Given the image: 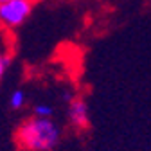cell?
Instances as JSON below:
<instances>
[{"mask_svg": "<svg viewBox=\"0 0 151 151\" xmlns=\"http://www.w3.org/2000/svg\"><path fill=\"white\" fill-rule=\"evenodd\" d=\"M61 129L50 117H31L14 131V144L20 151H52L60 142Z\"/></svg>", "mask_w": 151, "mask_h": 151, "instance_id": "obj_1", "label": "cell"}, {"mask_svg": "<svg viewBox=\"0 0 151 151\" xmlns=\"http://www.w3.org/2000/svg\"><path fill=\"white\" fill-rule=\"evenodd\" d=\"M36 0H7L0 4V27L14 31L27 22Z\"/></svg>", "mask_w": 151, "mask_h": 151, "instance_id": "obj_2", "label": "cell"}, {"mask_svg": "<svg viewBox=\"0 0 151 151\" xmlns=\"http://www.w3.org/2000/svg\"><path fill=\"white\" fill-rule=\"evenodd\" d=\"M68 121L76 129H86L90 122L88 104L83 97H72L68 103Z\"/></svg>", "mask_w": 151, "mask_h": 151, "instance_id": "obj_3", "label": "cell"}, {"mask_svg": "<svg viewBox=\"0 0 151 151\" xmlns=\"http://www.w3.org/2000/svg\"><path fill=\"white\" fill-rule=\"evenodd\" d=\"M25 92L24 90H14L13 93H11V97H9V104H11V108L13 110H22L24 108V104H25Z\"/></svg>", "mask_w": 151, "mask_h": 151, "instance_id": "obj_4", "label": "cell"}, {"mask_svg": "<svg viewBox=\"0 0 151 151\" xmlns=\"http://www.w3.org/2000/svg\"><path fill=\"white\" fill-rule=\"evenodd\" d=\"M9 65H11V56H9V52L2 45H0V81H2V78L6 76Z\"/></svg>", "mask_w": 151, "mask_h": 151, "instance_id": "obj_5", "label": "cell"}, {"mask_svg": "<svg viewBox=\"0 0 151 151\" xmlns=\"http://www.w3.org/2000/svg\"><path fill=\"white\" fill-rule=\"evenodd\" d=\"M52 113H54V106L49 103H40L34 106V115L38 117H52Z\"/></svg>", "mask_w": 151, "mask_h": 151, "instance_id": "obj_6", "label": "cell"}, {"mask_svg": "<svg viewBox=\"0 0 151 151\" xmlns=\"http://www.w3.org/2000/svg\"><path fill=\"white\" fill-rule=\"evenodd\" d=\"M4 2H7V0H0V4H4Z\"/></svg>", "mask_w": 151, "mask_h": 151, "instance_id": "obj_7", "label": "cell"}]
</instances>
